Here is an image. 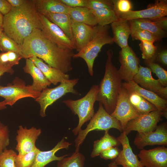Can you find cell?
I'll use <instances>...</instances> for the list:
<instances>
[{
  "label": "cell",
  "instance_id": "obj_30",
  "mask_svg": "<svg viewBox=\"0 0 167 167\" xmlns=\"http://www.w3.org/2000/svg\"><path fill=\"white\" fill-rule=\"evenodd\" d=\"M127 91L131 103L140 114H147L157 110L154 105L136 92L134 91Z\"/></svg>",
  "mask_w": 167,
  "mask_h": 167
},
{
  "label": "cell",
  "instance_id": "obj_17",
  "mask_svg": "<svg viewBox=\"0 0 167 167\" xmlns=\"http://www.w3.org/2000/svg\"><path fill=\"white\" fill-rule=\"evenodd\" d=\"M144 167H167V148L162 146L141 150L138 155Z\"/></svg>",
  "mask_w": 167,
  "mask_h": 167
},
{
  "label": "cell",
  "instance_id": "obj_28",
  "mask_svg": "<svg viewBox=\"0 0 167 167\" xmlns=\"http://www.w3.org/2000/svg\"><path fill=\"white\" fill-rule=\"evenodd\" d=\"M120 144L117 138L110 135L109 131H105L104 135L100 139L94 141L91 157L94 158L98 156L102 151L112 147H118Z\"/></svg>",
  "mask_w": 167,
  "mask_h": 167
},
{
  "label": "cell",
  "instance_id": "obj_8",
  "mask_svg": "<svg viewBox=\"0 0 167 167\" xmlns=\"http://www.w3.org/2000/svg\"><path fill=\"white\" fill-rule=\"evenodd\" d=\"M167 15V1L156 0L153 3L150 4L145 9L131 11L118 14V19L129 21L137 19H156Z\"/></svg>",
  "mask_w": 167,
  "mask_h": 167
},
{
  "label": "cell",
  "instance_id": "obj_41",
  "mask_svg": "<svg viewBox=\"0 0 167 167\" xmlns=\"http://www.w3.org/2000/svg\"><path fill=\"white\" fill-rule=\"evenodd\" d=\"M113 9L117 15L118 14L125 13L132 11L133 5L129 0H112Z\"/></svg>",
  "mask_w": 167,
  "mask_h": 167
},
{
  "label": "cell",
  "instance_id": "obj_5",
  "mask_svg": "<svg viewBox=\"0 0 167 167\" xmlns=\"http://www.w3.org/2000/svg\"><path fill=\"white\" fill-rule=\"evenodd\" d=\"M99 87L97 85H93L86 95L80 99L75 100L69 99L62 101L74 114L78 117V125L72 130L75 135H78L83 125L90 120L95 114L94 106Z\"/></svg>",
  "mask_w": 167,
  "mask_h": 167
},
{
  "label": "cell",
  "instance_id": "obj_38",
  "mask_svg": "<svg viewBox=\"0 0 167 167\" xmlns=\"http://www.w3.org/2000/svg\"><path fill=\"white\" fill-rule=\"evenodd\" d=\"M22 58H23L21 55L13 51L0 53V63L12 67L18 64L20 60Z\"/></svg>",
  "mask_w": 167,
  "mask_h": 167
},
{
  "label": "cell",
  "instance_id": "obj_7",
  "mask_svg": "<svg viewBox=\"0 0 167 167\" xmlns=\"http://www.w3.org/2000/svg\"><path fill=\"white\" fill-rule=\"evenodd\" d=\"M79 80L78 78L65 80L56 87L50 88H47L43 90L39 96L35 99L40 106V116L43 117H45L47 108L66 94H79L74 88Z\"/></svg>",
  "mask_w": 167,
  "mask_h": 167
},
{
  "label": "cell",
  "instance_id": "obj_52",
  "mask_svg": "<svg viewBox=\"0 0 167 167\" xmlns=\"http://www.w3.org/2000/svg\"><path fill=\"white\" fill-rule=\"evenodd\" d=\"M3 15L0 13V27H2L3 26Z\"/></svg>",
  "mask_w": 167,
  "mask_h": 167
},
{
  "label": "cell",
  "instance_id": "obj_34",
  "mask_svg": "<svg viewBox=\"0 0 167 167\" xmlns=\"http://www.w3.org/2000/svg\"><path fill=\"white\" fill-rule=\"evenodd\" d=\"M0 50L2 52H14L20 54L23 57L19 45L4 32L0 38Z\"/></svg>",
  "mask_w": 167,
  "mask_h": 167
},
{
  "label": "cell",
  "instance_id": "obj_45",
  "mask_svg": "<svg viewBox=\"0 0 167 167\" xmlns=\"http://www.w3.org/2000/svg\"><path fill=\"white\" fill-rule=\"evenodd\" d=\"M12 7L7 0H0V13L3 16L8 14Z\"/></svg>",
  "mask_w": 167,
  "mask_h": 167
},
{
  "label": "cell",
  "instance_id": "obj_13",
  "mask_svg": "<svg viewBox=\"0 0 167 167\" xmlns=\"http://www.w3.org/2000/svg\"><path fill=\"white\" fill-rule=\"evenodd\" d=\"M110 115L120 122L123 131L129 121L140 115L131 103L127 92L122 87L118 97L115 108Z\"/></svg>",
  "mask_w": 167,
  "mask_h": 167
},
{
  "label": "cell",
  "instance_id": "obj_42",
  "mask_svg": "<svg viewBox=\"0 0 167 167\" xmlns=\"http://www.w3.org/2000/svg\"><path fill=\"white\" fill-rule=\"evenodd\" d=\"M87 8L90 11L103 8L113 9V5L112 0H88Z\"/></svg>",
  "mask_w": 167,
  "mask_h": 167
},
{
  "label": "cell",
  "instance_id": "obj_37",
  "mask_svg": "<svg viewBox=\"0 0 167 167\" xmlns=\"http://www.w3.org/2000/svg\"><path fill=\"white\" fill-rule=\"evenodd\" d=\"M131 35L133 40L147 41L154 42L158 39L150 32L136 27L130 26Z\"/></svg>",
  "mask_w": 167,
  "mask_h": 167
},
{
  "label": "cell",
  "instance_id": "obj_19",
  "mask_svg": "<svg viewBox=\"0 0 167 167\" xmlns=\"http://www.w3.org/2000/svg\"><path fill=\"white\" fill-rule=\"evenodd\" d=\"M122 87L127 91H134L154 105L157 110L161 112L167 111V101L155 93L141 87L133 80L125 82Z\"/></svg>",
  "mask_w": 167,
  "mask_h": 167
},
{
  "label": "cell",
  "instance_id": "obj_32",
  "mask_svg": "<svg viewBox=\"0 0 167 167\" xmlns=\"http://www.w3.org/2000/svg\"><path fill=\"white\" fill-rule=\"evenodd\" d=\"M85 157L81 153L75 152L71 156L58 161L57 167H84Z\"/></svg>",
  "mask_w": 167,
  "mask_h": 167
},
{
  "label": "cell",
  "instance_id": "obj_14",
  "mask_svg": "<svg viewBox=\"0 0 167 167\" xmlns=\"http://www.w3.org/2000/svg\"><path fill=\"white\" fill-rule=\"evenodd\" d=\"M134 143L139 149L147 146L167 145V123L164 122L157 125L152 131L137 133Z\"/></svg>",
  "mask_w": 167,
  "mask_h": 167
},
{
  "label": "cell",
  "instance_id": "obj_50",
  "mask_svg": "<svg viewBox=\"0 0 167 167\" xmlns=\"http://www.w3.org/2000/svg\"><path fill=\"white\" fill-rule=\"evenodd\" d=\"M6 104L5 100L0 102V110L6 108Z\"/></svg>",
  "mask_w": 167,
  "mask_h": 167
},
{
  "label": "cell",
  "instance_id": "obj_10",
  "mask_svg": "<svg viewBox=\"0 0 167 167\" xmlns=\"http://www.w3.org/2000/svg\"><path fill=\"white\" fill-rule=\"evenodd\" d=\"M14 82L13 85L0 86V96L5 99L6 105L12 106L18 100L27 97L36 99L41 94L33 90L30 85L26 86L24 82Z\"/></svg>",
  "mask_w": 167,
  "mask_h": 167
},
{
  "label": "cell",
  "instance_id": "obj_33",
  "mask_svg": "<svg viewBox=\"0 0 167 167\" xmlns=\"http://www.w3.org/2000/svg\"><path fill=\"white\" fill-rule=\"evenodd\" d=\"M139 45L142 52V57L145 61L153 62L156 58V47L154 42L147 41H140Z\"/></svg>",
  "mask_w": 167,
  "mask_h": 167
},
{
  "label": "cell",
  "instance_id": "obj_18",
  "mask_svg": "<svg viewBox=\"0 0 167 167\" xmlns=\"http://www.w3.org/2000/svg\"><path fill=\"white\" fill-rule=\"evenodd\" d=\"M117 138L122 144V149L113 161L122 167H144L137 155L133 152L128 138L125 132L123 131Z\"/></svg>",
  "mask_w": 167,
  "mask_h": 167
},
{
  "label": "cell",
  "instance_id": "obj_3",
  "mask_svg": "<svg viewBox=\"0 0 167 167\" xmlns=\"http://www.w3.org/2000/svg\"><path fill=\"white\" fill-rule=\"evenodd\" d=\"M106 54L105 74L99 86L96 101L101 103L105 110L111 114L115 108L122 83L118 70L112 62V50L109 49Z\"/></svg>",
  "mask_w": 167,
  "mask_h": 167
},
{
  "label": "cell",
  "instance_id": "obj_29",
  "mask_svg": "<svg viewBox=\"0 0 167 167\" xmlns=\"http://www.w3.org/2000/svg\"><path fill=\"white\" fill-rule=\"evenodd\" d=\"M130 26L147 31L155 36L159 41L166 37V31L159 28L152 21L137 19L128 21Z\"/></svg>",
  "mask_w": 167,
  "mask_h": 167
},
{
  "label": "cell",
  "instance_id": "obj_27",
  "mask_svg": "<svg viewBox=\"0 0 167 167\" xmlns=\"http://www.w3.org/2000/svg\"><path fill=\"white\" fill-rule=\"evenodd\" d=\"M72 20L94 27L97 25L96 19L91 11L86 7H70L68 13Z\"/></svg>",
  "mask_w": 167,
  "mask_h": 167
},
{
  "label": "cell",
  "instance_id": "obj_51",
  "mask_svg": "<svg viewBox=\"0 0 167 167\" xmlns=\"http://www.w3.org/2000/svg\"><path fill=\"white\" fill-rule=\"evenodd\" d=\"M108 167H120L114 161L109 163L108 165Z\"/></svg>",
  "mask_w": 167,
  "mask_h": 167
},
{
  "label": "cell",
  "instance_id": "obj_53",
  "mask_svg": "<svg viewBox=\"0 0 167 167\" xmlns=\"http://www.w3.org/2000/svg\"><path fill=\"white\" fill-rule=\"evenodd\" d=\"M3 32V28L2 27H0V38Z\"/></svg>",
  "mask_w": 167,
  "mask_h": 167
},
{
  "label": "cell",
  "instance_id": "obj_49",
  "mask_svg": "<svg viewBox=\"0 0 167 167\" xmlns=\"http://www.w3.org/2000/svg\"><path fill=\"white\" fill-rule=\"evenodd\" d=\"M12 7H19L22 5L25 0H7Z\"/></svg>",
  "mask_w": 167,
  "mask_h": 167
},
{
  "label": "cell",
  "instance_id": "obj_16",
  "mask_svg": "<svg viewBox=\"0 0 167 167\" xmlns=\"http://www.w3.org/2000/svg\"><path fill=\"white\" fill-rule=\"evenodd\" d=\"M133 80L142 88L153 92L163 98H167V87L162 86L158 79L153 78L152 71L148 67L140 65Z\"/></svg>",
  "mask_w": 167,
  "mask_h": 167
},
{
  "label": "cell",
  "instance_id": "obj_25",
  "mask_svg": "<svg viewBox=\"0 0 167 167\" xmlns=\"http://www.w3.org/2000/svg\"><path fill=\"white\" fill-rule=\"evenodd\" d=\"M38 13L43 15L49 13H68V7L59 0H33Z\"/></svg>",
  "mask_w": 167,
  "mask_h": 167
},
{
  "label": "cell",
  "instance_id": "obj_31",
  "mask_svg": "<svg viewBox=\"0 0 167 167\" xmlns=\"http://www.w3.org/2000/svg\"><path fill=\"white\" fill-rule=\"evenodd\" d=\"M94 15L97 25L104 26L118 20V18L113 9L103 8L91 11Z\"/></svg>",
  "mask_w": 167,
  "mask_h": 167
},
{
  "label": "cell",
  "instance_id": "obj_20",
  "mask_svg": "<svg viewBox=\"0 0 167 167\" xmlns=\"http://www.w3.org/2000/svg\"><path fill=\"white\" fill-rule=\"evenodd\" d=\"M73 43L78 52L82 50L92 38L95 31L94 27L72 20Z\"/></svg>",
  "mask_w": 167,
  "mask_h": 167
},
{
  "label": "cell",
  "instance_id": "obj_11",
  "mask_svg": "<svg viewBox=\"0 0 167 167\" xmlns=\"http://www.w3.org/2000/svg\"><path fill=\"white\" fill-rule=\"evenodd\" d=\"M162 112L156 110L148 113L140 114L138 117L129 121L123 131L127 135L131 132L138 133L147 132L154 130L157 123L161 120Z\"/></svg>",
  "mask_w": 167,
  "mask_h": 167
},
{
  "label": "cell",
  "instance_id": "obj_40",
  "mask_svg": "<svg viewBox=\"0 0 167 167\" xmlns=\"http://www.w3.org/2000/svg\"><path fill=\"white\" fill-rule=\"evenodd\" d=\"M10 143V132L8 126L0 122V153L7 149Z\"/></svg>",
  "mask_w": 167,
  "mask_h": 167
},
{
  "label": "cell",
  "instance_id": "obj_4",
  "mask_svg": "<svg viewBox=\"0 0 167 167\" xmlns=\"http://www.w3.org/2000/svg\"><path fill=\"white\" fill-rule=\"evenodd\" d=\"M95 31L91 40L80 51L75 54L73 58H80L85 62L88 72L92 76L94 74L93 66L95 59L101 51L102 47L107 44L112 45L113 42L112 37L110 35L108 25L94 26Z\"/></svg>",
  "mask_w": 167,
  "mask_h": 167
},
{
  "label": "cell",
  "instance_id": "obj_48",
  "mask_svg": "<svg viewBox=\"0 0 167 167\" xmlns=\"http://www.w3.org/2000/svg\"><path fill=\"white\" fill-rule=\"evenodd\" d=\"M14 71L12 67L0 63V77L5 73L11 74L14 73Z\"/></svg>",
  "mask_w": 167,
  "mask_h": 167
},
{
  "label": "cell",
  "instance_id": "obj_46",
  "mask_svg": "<svg viewBox=\"0 0 167 167\" xmlns=\"http://www.w3.org/2000/svg\"><path fill=\"white\" fill-rule=\"evenodd\" d=\"M152 21L159 28L166 31L167 29V18L166 16L153 20Z\"/></svg>",
  "mask_w": 167,
  "mask_h": 167
},
{
  "label": "cell",
  "instance_id": "obj_26",
  "mask_svg": "<svg viewBox=\"0 0 167 167\" xmlns=\"http://www.w3.org/2000/svg\"><path fill=\"white\" fill-rule=\"evenodd\" d=\"M44 16L61 28L73 42L72 19L68 14L49 13Z\"/></svg>",
  "mask_w": 167,
  "mask_h": 167
},
{
  "label": "cell",
  "instance_id": "obj_36",
  "mask_svg": "<svg viewBox=\"0 0 167 167\" xmlns=\"http://www.w3.org/2000/svg\"><path fill=\"white\" fill-rule=\"evenodd\" d=\"M145 63L152 72L158 77L159 82L164 87H167V71L158 64L153 62L145 61Z\"/></svg>",
  "mask_w": 167,
  "mask_h": 167
},
{
  "label": "cell",
  "instance_id": "obj_44",
  "mask_svg": "<svg viewBox=\"0 0 167 167\" xmlns=\"http://www.w3.org/2000/svg\"><path fill=\"white\" fill-rule=\"evenodd\" d=\"M66 6L71 8L87 7L88 0H59Z\"/></svg>",
  "mask_w": 167,
  "mask_h": 167
},
{
  "label": "cell",
  "instance_id": "obj_6",
  "mask_svg": "<svg viewBox=\"0 0 167 167\" xmlns=\"http://www.w3.org/2000/svg\"><path fill=\"white\" fill-rule=\"evenodd\" d=\"M90 120L85 129H81L79 131L75 140V152H79L80 145L84 141L88 134L91 131L94 130L105 131L113 128L120 131H123L120 122L109 114L100 102H99L98 110Z\"/></svg>",
  "mask_w": 167,
  "mask_h": 167
},
{
  "label": "cell",
  "instance_id": "obj_2",
  "mask_svg": "<svg viewBox=\"0 0 167 167\" xmlns=\"http://www.w3.org/2000/svg\"><path fill=\"white\" fill-rule=\"evenodd\" d=\"M3 32L19 45L35 29L41 30L40 14L36 10L33 0H25L21 6L12 7L3 16Z\"/></svg>",
  "mask_w": 167,
  "mask_h": 167
},
{
  "label": "cell",
  "instance_id": "obj_39",
  "mask_svg": "<svg viewBox=\"0 0 167 167\" xmlns=\"http://www.w3.org/2000/svg\"><path fill=\"white\" fill-rule=\"evenodd\" d=\"M17 155L12 149L5 150L0 153V167H15V158Z\"/></svg>",
  "mask_w": 167,
  "mask_h": 167
},
{
  "label": "cell",
  "instance_id": "obj_21",
  "mask_svg": "<svg viewBox=\"0 0 167 167\" xmlns=\"http://www.w3.org/2000/svg\"><path fill=\"white\" fill-rule=\"evenodd\" d=\"M71 144V143L66 141L63 138L52 149L46 151H42L40 150L31 167H44L53 161H59L67 156L68 155L66 154L61 156H57L55 154L61 149H68Z\"/></svg>",
  "mask_w": 167,
  "mask_h": 167
},
{
  "label": "cell",
  "instance_id": "obj_9",
  "mask_svg": "<svg viewBox=\"0 0 167 167\" xmlns=\"http://www.w3.org/2000/svg\"><path fill=\"white\" fill-rule=\"evenodd\" d=\"M118 60L121 65L118 71L122 80L126 82L133 80L138 71L139 58L128 45L121 49L119 52Z\"/></svg>",
  "mask_w": 167,
  "mask_h": 167
},
{
  "label": "cell",
  "instance_id": "obj_22",
  "mask_svg": "<svg viewBox=\"0 0 167 167\" xmlns=\"http://www.w3.org/2000/svg\"><path fill=\"white\" fill-rule=\"evenodd\" d=\"M23 69L25 73L29 74L32 77L33 83L30 86L34 91L41 92L50 85L51 83L30 58L26 59L25 65Z\"/></svg>",
  "mask_w": 167,
  "mask_h": 167
},
{
  "label": "cell",
  "instance_id": "obj_1",
  "mask_svg": "<svg viewBox=\"0 0 167 167\" xmlns=\"http://www.w3.org/2000/svg\"><path fill=\"white\" fill-rule=\"evenodd\" d=\"M19 46L23 58L36 56L65 73L72 69L73 50L59 47L48 39L40 29H35Z\"/></svg>",
  "mask_w": 167,
  "mask_h": 167
},
{
  "label": "cell",
  "instance_id": "obj_12",
  "mask_svg": "<svg viewBox=\"0 0 167 167\" xmlns=\"http://www.w3.org/2000/svg\"><path fill=\"white\" fill-rule=\"evenodd\" d=\"M40 16L42 24L41 30L48 39L62 49H75L73 42L61 28L45 16L40 14Z\"/></svg>",
  "mask_w": 167,
  "mask_h": 167
},
{
  "label": "cell",
  "instance_id": "obj_35",
  "mask_svg": "<svg viewBox=\"0 0 167 167\" xmlns=\"http://www.w3.org/2000/svg\"><path fill=\"white\" fill-rule=\"evenodd\" d=\"M39 150L36 147L34 150L25 154H17L15 158V167H31Z\"/></svg>",
  "mask_w": 167,
  "mask_h": 167
},
{
  "label": "cell",
  "instance_id": "obj_15",
  "mask_svg": "<svg viewBox=\"0 0 167 167\" xmlns=\"http://www.w3.org/2000/svg\"><path fill=\"white\" fill-rule=\"evenodd\" d=\"M42 132L41 129L33 126L28 129L22 125L19 126L15 139L17 144L15 147L18 155H23L29 152L36 148V142Z\"/></svg>",
  "mask_w": 167,
  "mask_h": 167
},
{
  "label": "cell",
  "instance_id": "obj_43",
  "mask_svg": "<svg viewBox=\"0 0 167 167\" xmlns=\"http://www.w3.org/2000/svg\"><path fill=\"white\" fill-rule=\"evenodd\" d=\"M120 150L118 147H114L101 152L99 156L105 160L115 159L118 156Z\"/></svg>",
  "mask_w": 167,
  "mask_h": 167
},
{
  "label": "cell",
  "instance_id": "obj_23",
  "mask_svg": "<svg viewBox=\"0 0 167 167\" xmlns=\"http://www.w3.org/2000/svg\"><path fill=\"white\" fill-rule=\"evenodd\" d=\"M29 58L40 70L51 84L56 85L58 83L69 79V75L50 66L41 59L34 56Z\"/></svg>",
  "mask_w": 167,
  "mask_h": 167
},
{
  "label": "cell",
  "instance_id": "obj_47",
  "mask_svg": "<svg viewBox=\"0 0 167 167\" xmlns=\"http://www.w3.org/2000/svg\"><path fill=\"white\" fill-rule=\"evenodd\" d=\"M158 60L165 66L167 65V50L164 49L160 51L157 55Z\"/></svg>",
  "mask_w": 167,
  "mask_h": 167
},
{
  "label": "cell",
  "instance_id": "obj_24",
  "mask_svg": "<svg viewBox=\"0 0 167 167\" xmlns=\"http://www.w3.org/2000/svg\"><path fill=\"white\" fill-rule=\"evenodd\" d=\"M111 26L113 43L117 44L121 49L128 46V39L131 33L128 21L119 19L112 23Z\"/></svg>",
  "mask_w": 167,
  "mask_h": 167
}]
</instances>
